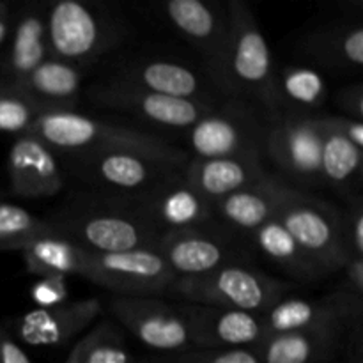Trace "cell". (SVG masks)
I'll list each match as a JSON object with an SVG mask.
<instances>
[{
  "mask_svg": "<svg viewBox=\"0 0 363 363\" xmlns=\"http://www.w3.org/2000/svg\"><path fill=\"white\" fill-rule=\"evenodd\" d=\"M280 108L311 112L319 108L326 99V82L312 67L287 66L277 77Z\"/></svg>",
  "mask_w": 363,
  "mask_h": 363,
  "instance_id": "4dcf8cb0",
  "label": "cell"
},
{
  "mask_svg": "<svg viewBox=\"0 0 363 363\" xmlns=\"http://www.w3.org/2000/svg\"><path fill=\"white\" fill-rule=\"evenodd\" d=\"M67 296V277H41L30 289V298L38 308L59 307L66 303Z\"/></svg>",
  "mask_w": 363,
  "mask_h": 363,
  "instance_id": "e575fe53",
  "label": "cell"
},
{
  "mask_svg": "<svg viewBox=\"0 0 363 363\" xmlns=\"http://www.w3.org/2000/svg\"><path fill=\"white\" fill-rule=\"evenodd\" d=\"M294 286L248 264H233L201 277H176L170 296L184 303L208 305L262 315L289 296Z\"/></svg>",
  "mask_w": 363,
  "mask_h": 363,
  "instance_id": "7a4b0ae2",
  "label": "cell"
},
{
  "mask_svg": "<svg viewBox=\"0 0 363 363\" xmlns=\"http://www.w3.org/2000/svg\"><path fill=\"white\" fill-rule=\"evenodd\" d=\"M53 233L48 220L20 206L0 202V250H23L38 238Z\"/></svg>",
  "mask_w": 363,
  "mask_h": 363,
  "instance_id": "1f68e13d",
  "label": "cell"
},
{
  "mask_svg": "<svg viewBox=\"0 0 363 363\" xmlns=\"http://www.w3.org/2000/svg\"><path fill=\"white\" fill-rule=\"evenodd\" d=\"M9 46L0 60V87L18 89L50 57L46 39V9L25 7L11 27Z\"/></svg>",
  "mask_w": 363,
  "mask_h": 363,
  "instance_id": "ffe728a7",
  "label": "cell"
},
{
  "mask_svg": "<svg viewBox=\"0 0 363 363\" xmlns=\"http://www.w3.org/2000/svg\"><path fill=\"white\" fill-rule=\"evenodd\" d=\"M264 137L261 124L243 106L211 108L188 130L190 158L215 160L261 152Z\"/></svg>",
  "mask_w": 363,
  "mask_h": 363,
  "instance_id": "8fae6325",
  "label": "cell"
},
{
  "mask_svg": "<svg viewBox=\"0 0 363 363\" xmlns=\"http://www.w3.org/2000/svg\"><path fill=\"white\" fill-rule=\"evenodd\" d=\"M279 183V177L266 176L252 186L213 202L215 220L236 233L250 236L268 220L275 218Z\"/></svg>",
  "mask_w": 363,
  "mask_h": 363,
  "instance_id": "cb8c5ba5",
  "label": "cell"
},
{
  "mask_svg": "<svg viewBox=\"0 0 363 363\" xmlns=\"http://www.w3.org/2000/svg\"><path fill=\"white\" fill-rule=\"evenodd\" d=\"M39 116L41 112L20 91L0 87V133H28Z\"/></svg>",
  "mask_w": 363,
  "mask_h": 363,
  "instance_id": "d6a6232c",
  "label": "cell"
},
{
  "mask_svg": "<svg viewBox=\"0 0 363 363\" xmlns=\"http://www.w3.org/2000/svg\"><path fill=\"white\" fill-rule=\"evenodd\" d=\"M252 236L259 252L298 282H315L326 277L314 259L296 243V240L277 218L268 220Z\"/></svg>",
  "mask_w": 363,
  "mask_h": 363,
  "instance_id": "4316f807",
  "label": "cell"
},
{
  "mask_svg": "<svg viewBox=\"0 0 363 363\" xmlns=\"http://www.w3.org/2000/svg\"><path fill=\"white\" fill-rule=\"evenodd\" d=\"M347 284H350V293L362 298L363 294V257H350L344 266Z\"/></svg>",
  "mask_w": 363,
  "mask_h": 363,
  "instance_id": "ab89813d",
  "label": "cell"
},
{
  "mask_svg": "<svg viewBox=\"0 0 363 363\" xmlns=\"http://www.w3.org/2000/svg\"><path fill=\"white\" fill-rule=\"evenodd\" d=\"M82 67L48 57L18 91L41 113L74 110L82 89Z\"/></svg>",
  "mask_w": 363,
  "mask_h": 363,
  "instance_id": "603a6c76",
  "label": "cell"
},
{
  "mask_svg": "<svg viewBox=\"0 0 363 363\" xmlns=\"http://www.w3.org/2000/svg\"><path fill=\"white\" fill-rule=\"evenodd\" d=\"M344 241L350 257H363V201L362 197L351 199V206L342 213Z\"/></svg>",
  "mask_w": 363,
  "mask_h": 363,
  "instance_id": "d590c367",
  "label": "cell"
},
{
  "mask_svg": "<svg viewBox=\"0 0 363 363\" xmlns=\"http://www.w3.org/2000/svg\"><path fill=\"white\" fill-rule=\"evenodd\" d=\"M238 238L240 233L213 222L195 229L163 233L156 252L176 277H201L225 266H250V252Z\"/></svg>",
  "mask_w": 363,
  "mask_h": 363,
  "instance_id": "52a82bcc",
  "label": "cell"
},
{
  "mask_svg": "<svg viewBox=\"0 0 363 363\" xmlns=\"http://www.w3.org/2000/svg\"><path fill=\"white\" fill-rule=\"evenodd\" d=\"M92 101L174 130H190L204 113L213 108L208 101L156 94L144 89L131 87L123 82H112L98 87L92 92Z\"/></svg>",
  "mask_w": 363,
  "mask_h": 363,
  "instance_id": "5bb4252c",
  "label": "cell"
},
{
  "mask_svg": "<svg viewBox=\"0 0 363 363\" xmlns=\"http://www.w3.org/2000/svg\"><path fill=\"white\" fill-rule=\"evenodd\" d=\"M103 312L98 298L64 303L53 308H34L14 323L21 342L34 347H60L91 328Z\"/></svg>",
  "mask_w": 363,
  "mask_h": 363,
  "instance_id": "ac0fdd59",
  "label": "cell"
},
{
  "mask_svg": "<svg viewBox=\"0 0 363 363\" xmlns=\"http://www.w3.org/2000/svg\"><path fill=\"white\" fill-rule=\"evenodd\" d=\"M163 14L174 28L204 57L211 78L225 87V55L229 39V20L202 0H170Z\"/></svg>",
  "mask_w": 363,
  "mask_h": 363,
  "instance_id": "9a60e30c",
  "label": "cell"
},
{
  "mask_svg": "<svg viewBox=\"0 0 363 363\" xmlns=\"http://www.w3.org/2000/svg\"><path fill=\"white\" fill-rule=\"evenodd\" d=\"M318 123L323 130L332 131V133L340 135L353 142L354 145L362 147L363 145V121H354L350 117L337 116V117H318Z\"/></svg>",
  "mask_w": 363,
  "mask_h": 363,
  "instance_id": "8d00e7d4",
  "label": "cell"
},
{
  "mask_svg": "<svg viewBox=\"0 0 363 363\" xmlns=\"http://www.w3.org/2000/svg\"><path fill=\"white\" fill-rule=\"evenodd\" d=\"M66 363H133V358L123 328L113 321H101L74 344Z\"/></svg>",
  "mask_w": 363,
  "mask_h": 363,
  "instance_id": "f546056e",
  "label": "cell"
},
{
  "mask_svg": "<svg viewBox=\"0 0 363 363\" xmlns=\"http://www.w3.org/2000/svg\"><path fill=\"white\" fill-rule=\"evenodd\" d=\"M116 27L84 0H59L46 9V39L52 59L84 67L116 43Z\"/></svg>",
  "mask_w": 363,
  "mask_h": 363,
  "instance_id": "8992f818",
  "label": "cell"
},
{
  "mask_svg": "<svg viewBox=\"0 0 363 363\" xmlns=\"http://www.w3.org/2000/svg\"><path fill=\"white\" fill-rule=\"evenodd\" d=\"M82 277L112 291L113 296L158 298L169 293L176 275L156 250L89 252Z\"/></svg>",
  "mask_w": 363,
  "mask_h": 363,
  "instance_id": "ba28073f",
  "label": "cell"
},
{
  "mask_svg": "<svg viewBox=\"0 0 363 363\" xmlns=\"http://www.w3.org/2000/svg\"><path fill=\"white\" fill-rule=\"evenodd\" d=\"M347 330L342 326H328L275 333L266 335L254 351L259 363H328L342 351Z\"/></svg>",
  "mask_w": 363,
  "mask_h": 363,
  "instance_id": "7402d4cb",
  "label": "cell"
},
{
  "mask_svg": "<svg viewBox=\"0 0 363 363\" xmlns=\"http://www.w3.org/2000/svg\"><path fill=\"white\" fill-rule=\"evenodd\" d=\"M362 298L350 291L315 298L286 296L262 314L266 335L300 332V330L342 326L350 328L360 319Z\"/></svg>",
  "mask_w": 363,
  "mask_h": 363,
  "instance_id": "7c38bea8",
  "label": "cell"
},
{
  "mask_svg": "<svg viewBox=\"0 0 363 363\" xmlns=\"http://www.w3.org/2000/svg\"><path fill=\"white\" fill-rule=\"evenodd\" d=\"M266 176L268 174L262 169L261 152L215 160L190 158L183 169L186 183L209 202L252 186Z\"/></svg>",
  "mask_w": 363,
  "mask_h": 363,
  "instance_id": "44dd1931",
  "label": "cell"
},
{
  "mask_svg": "<svg viewBox=\"0 0 363 363\" xmlns=\"http://www.w3.org/2000/svg\"><path fill=\"white\" fill-rule=\"evenodd\" d=\"M138 363H259L254 350L209 351L186 347L172 353H155Z\"/></svg>",
  "mask_w": 363,
  "mask_h": 363,
  "instance_id": "836d02e7",
  "label": "cell"
},
{
  "mask_svg": "<svg viewBox=\"0 0 363 363\" xmlns=\"http://www.w3.org/2000/svg\"><path fill=\"white\" fill-rule=\"evenodd\" d=\"M179 307L195 350H254L266 337L259 314L194 303H181Z\"/></svg>",
  "mask_w": 363,
  "mask_h": 363,
  "instance_id": "4fadbf2b",
  "label": "cell"
},
{
  "mask_svg": "<svg viewBox=\"0 0 363 363\" xmlns=\"http://www.w3.org/2000/svg\"><path fill=\"white\" fill-rule=\"evenodd\" d=\"M71 163L74 172L87 183L106 190L123 191L131 197L145 194L163 179L184 169L163 156L130 149L77 155L71 156Z\"/></svg>",
  "mask_w": 363,
  "mask_h": 363,
  "instance_id": "9c48e42d",
  "label": "cell"
},
{
  "mask_svg": "<svg viewBox=\"0 0 363 363\" xmlns=\"http://www.w3.org/2000/svg\"><path fill=\"white\" fill-rule=\"evenodd\" d=\"M305 52L326 69L351 71L363 66L362 23H335L314 32L305 41Z\"/></svg>",
  "mask_w": 363,
  "mask_h": 363,
  "instance_id": "484cf974",
  "label": "cell"
},
{
  "mask_svg": "<svg viewBox=\"0 0 363 363\" xmlns=\"http://www.w3.org/2000/svg\"><path fill=\"white\" fill-rule=\"evenodd\" d=\"M110 314L121 328L155 353H172L191 347L186 319L179 305L160 298L112 296Z\"/></svg>",
  "mask_w": 363,
  "mask_h": 363,
  "instance_id": "30bf717a",
  "label": "cell"
},
{
  "mask_svg": "<svg viewBox=\"0 0 363 363\" xmlns=\"http://www.w3.org/2000/svg\"><path fill=\"white\" fill-rule=\"evenodd\" d=\"M28 133L45 142L53 152H66L67 156L130 149L163 156L179 163L181 167H186L190 162V155L186 151L170 145L163 138L121 124L105 123L74 110L41 113Z\"/></svg>",
  "mask_w": 363,
  "mask_h": 363,
  "instance_id": "6da1fadb",
  "label": "cell"
},
{
  "mask_svg": "<svg viewBox=\"0 0 363 363\" xmlns=\"http://www.w3.org/2000/svg\"><path fill=\"white\" fill-rule=\"evenodd\" d=\"M0 363H32L4 326H0Z\"/></svg>",
  "mask_w": 363,
  "mask_h": 363,
  "instance_id": "f35d334b",
  "label": "cell"
},
{
  "mask_svg": "<svg viewBox=\"0 0 363 363\" xmlns=\"http://www.w3.org/2000/svg\"><path fill=\"white\" fill-rule=\"evenodd\" d=\"M229 39L225 55V87L233 94L252 96L269 110L282 112L277 92V74L272 52L254 13L247 4L233 0L227 6Z\"/></svg>",
  "mask_w": 363,
  "mask_h": 363,
  "instance_id": "3957f363",
  "label": "cell"
},
{
  "mask_svg": "<svg viewBox=\"0 0 363 363\" xmlns=\"http://www.w3.org/2000/svg\"><path fill=\"white\" fill-rule=\"evenodd\" d=\"M337 105L350 119L362 121L363 119V85L351 84L347 87L340 89L337 94Z\"/></svg>",
  "mask_w": 363,
  "mask_h": 363,
  "instance_id": "74e56055",
  "label": "cell"
},
{
  "mask_svg": "<svg viewBox=\"0 0 363 363\" xmlns=\"http://www.w3.org/2000/svg\"><path fill=\"white\" fill-rule=\"evenodd\" d=\"M321 144L318 117L308 116L284 117L264 137L269 158L303 184L321 183Z\"/></svg>",
  "mask_w": 363,
  "mask_h": 363,
  "instance_id": "e0dca14e",
  "label": "cell"
},
{
  "mask_svg": "<svg viewBox=\"0 0 363 363\" xmlns=\"http://www.w3.org/2000/svg\"><path fill=\"white\" fill-rule=\"evenodd\" d=\"M11 27H13V14H11V7L7 2L0 0V50L6 45L7 38L11 34Z\"/></svg>",
  "mask_w": 363,
  "mask_h": 363,
  "instance_id": "60d3db41",
  "label": "cell"
},
{
  "mask_svg": "<svg viewBox=\"0 0 363 363\" xmlns=\"http://www.w3.org/2000/svg\"><path fill=\"white\" fill-rule=\"evenodd\" d=\"M135 208L162 233L195 229L216 222L213 202L186 183L183 170L135 197Z\"/></svg>",
  "mask_w": 363,
  "mask_h": 363,
  "instance_id": "2e32d148",
  "label": "cell"
},
{
  "mask_svg": "<svg viewBox=\"0 0 363 363\" xmlns=\"http://www.w3.org/2000/svg\"><path fill=\"white\" fill-rule=\"evenodd\" d=\"M362 160V147L340 135L323 130L321 183L340 191L350 190L360 177Z\"/></svg>",
  "mask_w": 363,
  "mask_h": 363,
  "instance_id": "f1b7e54d",
  "label": "cell"
},
{
  "mask_svg": "<svg viewBox=\"0 0 363 363\" xmlns=\"http://www.w3.org/2000/svg\"><path fill=\"white\" fill-rule=\"evenodd\" d=\"M48 223L55 234L94 254L156 250L163 234L135 206L77 208Z\"/></svg>",
  "mask_w": 363,
  "mask_h": 363,
  "instance_id": "5b68a950",
  "label": "cell"
},
{
  "mask_svg": "<svg viewBox=\"0 0 363 363\" xmlns=\"http://www.w3.org/2000/svg\"><path fill=\"white\" fill-rule=\"evenodd\" d=\"M11 190L21 199H50L64 188L57 156L30 133L18 135L7 155Z\"/></svg>",
  "mask_w": 363,
  "mask_h": 363,
  "instance_id": "d6986e66",
  "label": "cell"
},
{
  "mask_svg": "<svg viewBox=\"0 0 363 363\" xmlns=\"http://www.w3.org/2000/svg\"><path fill=\"white\" fill-rule=\"evenodd\" d=\"M275 218L326 275L340 272L346 266L350 254L344 241L342 213L330 202L280 179Z\"/></svg>",
  "mask_w": 363,
  "mask_h": 363,
  "instance_id": "277c9868",
  "label": "cell"
},
{
  "mask_svg": "<svg viewBox=\"0 0 363 363\" xmlns=\"http://www.w3.org/2000/svg\"><path fill=\"white\" fill-rule=\"evenodd\" d=\"M25 266L30 273L41 277H69L84 272L89 250L55 233L45 234L21 250Z\"/></svg>",
  "mask_w": 363,
  "mask_h": 363,
  "instance_id": "83f0119b",
  "label": "cell"
},
{
  "mask_svg": "<svg viewBox=\"0 0 363 363\" xmlns=\"http://www.w3.org/2000/svg\"><path fill=\"white\" fill-rule=\"evenodd\" d=\"M117 82L156 94L206 101L197 73L183 64L170 62V60H149V62L135 64L124 69Z\"/></svg>",
  "mask_w": 363,
  "mask_h": 363,
  "instance_id": "d4e9b609",
  "label": "cell"
}]
</instances>
